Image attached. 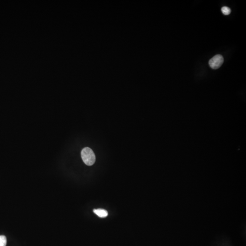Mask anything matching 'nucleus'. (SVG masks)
Instances as JSON below:
<instances>
[{"label":"nucleus","instance_id":"f257e3e1","mask_svg":"<svg viewBox=\"0 0 246 246\" xmlns=\"http://www.w3.org/2000/svg\"><path fill=\"white\" fill-rule=\"evenodd\" d=\"M81 157L86 165L91 166L94 164L96 160L95 154L92 150L85 147L81 151Z\"/></svg>","mask_w":246,"mask_h":246},{"label":"nucleus","instance_id":"f03ea898","mask_svg":"<svg viewBox=\"0 0 246 246\" xmlns=\"http://www.w3.org/2000/svg\"><path fill=\"white\" fill-rule=\"evenodd\" d=\"M224 58L222 55H218L214 56L209 62V65L211 68L214 69L219 68L223 63Z\"/></svg>","mask_w":246,"mask_h":246},{"label":"nucleus","instance_id":"7ed1b4c3","mask_svg":"<svg viewBox=\"0 0 246 246\" xmlns=\"http://www.w3.org/2000/svg\"><path fill=\"white\" fill-rule=\"evenodd\" d=\"M93 213L97 215L100 218H105L108 215L107 211L106 210L102 209H94Z\"/></svg>","mask_w":246,"mask_h":246},{"label":"nucleus","instance_id":"20e7f679","mask_svg":"<svg viewBox=\"0 0 246 246\" xmlns=\"http://www.w3.org/2000/svg\"><path fill=\"white\" fill-rule=\"evenodd\" d=\"M7 238L5 236H0V246H6L7 245Z\"/></svg>","mask_w":246,"mask_h":246},{"label":"nucleus","instance_id":"39448f33","mask_svg":"<svg viewBox=\"0 0 246 246\" xmlns=\"http://www.w3.org/2000/svg\"><path fill=\"white\" fill-rule=\"evenodd\" d=\"M222 11L223 14H224V15H229V14H230L231 10L229 7H223L222 8Z\"/></svg>","mask_w":246,"mask_h":246}]
</instances>
